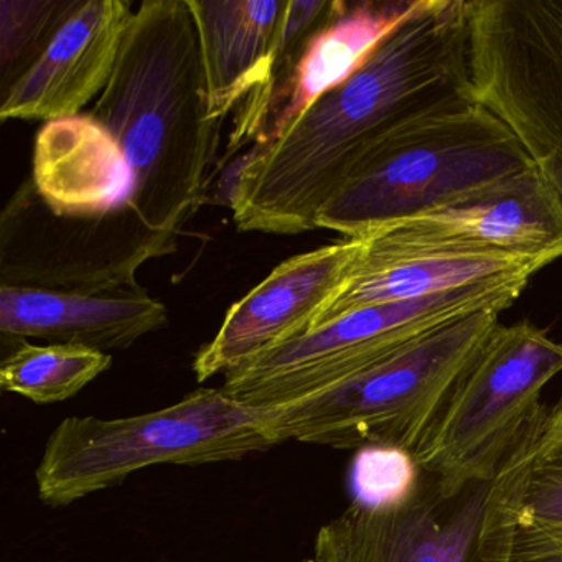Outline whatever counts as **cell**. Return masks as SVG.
I'll list each match as a JSON object with an SVG mask.
<instances>
[{
  "label": "cell",
  "instance_id": "1",
  "mask_svg": "<svg viewBox=\"0 0 562 562\" xmlns=\"http://www.w3.org/2000/svg\"><path fill=\"white\" fill-rule=\"evenodd\" d=\"M469 103V2L419 0L347 81L243 157L229 196L236 226L269 235L317 229L368 150L413 121Z\"/></svg>",
  "mask_w": 562,
  "mask_h": 562
},
{
  "label": "cell",
  "instance_id": "2",
  "mask_svg": "<svg viewBox=\"0 0 562 562\" xmlns=\"http://www.w3.org/2000/svg\"><path fill=\"white\" fill-rule=\"evenodd\" d=\"M90 116L117 140L133 170L137 212L153 228L182 233L206 202L222 126L210 116L189 0L139 4Z\"/></svg>",
  "mask_w": 562,
  "mask_h": 562
},
{
  "label": "cell",
  "instance_id": "3",
  "mask_svg": "<svg viewBox=\"0 0 562 562\" xmlns=\"http://www.w3.org/2000/svg\"><path fill=\"white\" fill-rule=\"evenodd\" d=\"M531 170L502 120L482 104H460L413 121L368 150L322 210L317 229L367 238Z\"/></svg>",
  "mask_w": 562,
  "mask_h": 562
},
{
  "label": "cell",
  "instance_id": "4",
  "mask_svg": "<svg viewBox=\"0 0 562 562\" xmlns=\"http://www.w3.org/2000/svg\"><path fill=\"white\" fill-rule=\"evenodd\" d=\"M279 443L271 411L238 403L223 387H205L137 416L67 417L45 443L35 482L38 498L58 508L147 467L239 460Z\"/></svg>",
  "mask_w": 562,
  "mask_h": 562
},
{
  "label": "cell",
  "instance_id": "5",
  "mask_svg": "<svg viewBox=\"0 0 562 562\" xmlns=\"http://www.w3.org/2000/svg\"><path fill=\"white\" fill-rule=\"evenodd\" d=\"M483 311L429 331L350 380L284 406L269 407L279 442L416 453L456 384L498 327Z\"/></svg>",
  "mask_w": 562,
  "mask_h": 562
},
{
  "label": "cell",
  "instance_id": "6",
  "mask_svg": "<svg viewBox=\"0 0 562 562\" xmlns=\"http://www.w3.org/2000/svg\"><path fill=\"white\" fill-rule=\"evenodd\" d=\"M559 373L562 344L548 331L529 321L495 328L414 453L440 498L495 480L546 413L542 390Z\"/></svg>",
  "mask_w": 562,
  "mask_h": 562
},
{
  "label": "cell",
  "instance_id": "7",
  "mask_svg": "<svg viewBox=\"0 0 562 562\" xmlns=\"http://www.w3.org/2000/svg\"><path fill=\"white\" fill-rule=\"evenodd\" d=\"M528 282H482L429 297L360 308L235 368L225 374L223 391L246 406H284L357 376L450 322L483 311L505 312Z\"/></svg>",
  "mask_w": 562,
  "mask_h": 562
},
{
  "label": "cell",
  "instance_id": "8",
  "mask_svg": "<svg viewBox=\"0 0 562 562\" xmlns=\"http://www.w3.org/2000/svg\"><path fill=\"white\" fill-rule=\"evenodd\" d=\"M179 236L153 228L131 202L103 215H60L29 177L0 216V285L85 295L144 291L137 272L172 255Z\"/></svg>",
  "mask_w": 562,
  "mask_h": 562
},
{
  "label": "cell",
  "instance_id": "9",
  "mask_svg": "<svg viewBox=\"0 0 562 562\" xmlns=\"http://www.w3.org/2000/svg\"><path fill=\"white\" fill-rule=\"evenodd\" d=\"M473 101L518 137L562 203V0H469Z\"/></svg>",
  "mask_w": 562,
  "mask_h": 562
},
{
  "label": "cell",
  "instance_id": "10",
  "mask_svg": "<svg viewBox=\"0 0 562 562\" xmlns=\"http://www.w3.org/2000/svg\"><path fill=\"white\" fill-rule=\"evenodd\" d=\"M419 0H335L327 21L282 61L266 87L236 111L229 154L246 144L278 139L331 88L347 81L384 38L417 8Z\"/></svg>",
  "mask_w": 562,
  "mask_h": 562
},
{
  "label": "cell",
  "instance_id": "11",
  "mask_svg": "<svg viewBox=\"0 0 562 562\" xmlns=\"http://www.w3.org/2000/svg\"><path fill=\"white\" fill-rule=\"evenodd\" d=\"M426 482L394 505L351 503L318 529L305 562H479L492 483L446 502Z\"/></svg>",
  "mask_w": 562,
  "mask_h": 562
},
{
  "label": "cell",
  "instance_id": "12",
  "mask_svg": "<svg viewBox=\"0 0 562 562\" xmlns=\"http://www.w3.org/2000/svg\"><path fill=\"white\" fill-rule=\"evenodd\" d=\"M387 248L562 258V203L536 170L367 236Z\"/></svg>",
  "mask_w": 562,
  "mask_h": 562
},
{
  "label": "cell",
  "instance_id": "13",
  "mask_svg": "<svg viewBox=\"0 0 562 562\" xmlns=\"http://www.w3.org/2000/svg\"><path fill=\"white\" fill-rule=\"evenodd\" d=\"M364 245V238H345L281 262L229 308L216 337L196 353V380L229 373L307 334L312 318L344 284Z\"/></svg>",
  "mask_w": 562,
  "mask_h": 562
},
{
  "label": "cell",
  "instance_id": "14",
  "mask_svg": "<svg viewBox=\"0 0 562 562\" xmlns=\"http://www.w3.org/2000/svg\"><path fill=\"white\" fill-rule=\"evenodd\" d=\"M133 15L126 0H68L42 54L2 93L0 120L48 123L80 114L110 83Z\"/></svg>",
  "mask_w": 562,
  "mask_h": 562
},
{
  "label": "cell",
  "instance_id": "15",
  "mask_svg": "<svg viewBox=\"0 0 562 562\" xmlns=\"http://www.w3.org/2000/svg\"><path fill=\"white\" fill-rule=\"evenodd\" d=\"M479 562H562V426L546 413L490 485Z\"/></svg>",
  "mask_w": 562,
  "mask_h": 562
},
{
  "label": "cell",
  "instance_id": "16",
  "mask_svg": "<svg viewBox=\"0 0 562 562\" xmlns=\"http://www.w3.org/2000/svg\"><path fill=\"white\" fill-rule=\"evenodd\" d=\"M363 252L338 291L312 318L307 334L370 305L414 301L490 281L526 279L551 262L496 252L387 248L364 238Z\"/></svg>",
  "mask_w": 562,
  "mask_h": 562
},
{
  "label": "cell",
  "instance_id": "17",
  "mask_svg": "<svg viewBox=\"0 0 562 562\" xmlns=\"http://www.w3.org/2000/svg\"><path fill=\"white\" fill-rule=\"evenodd\" d=\"M167 322L166 305L147 291L85 295L0 285V331L12 340L38 338L108 353L133 347Z\"/></svg>",
  "mask_w": 562,
  "mask_h": 562
},
{
  "label": "cell",
  "instance_id": "18",
  "mask_svg": "<svg viewBox=\"0 0 562 562\" xmlns=\"http://www.w3.org/2000/svg\"><path fill=\"white\" fill-rule=\"evenodd\" d=\"M32 182L52 210L71 216L113 212L134 192V173L120 144L90 114L42 126Z\"/></svg>",
  "mask_w": 562,
  "mask_h": 562
},
{
  "label": "cell",
  "instance_id": "19",
  "mask_svg": "<svg viewBox=\"0 0 562 562\" xmlns=\"http://www.w3.org/2000/svg\"><path fill=\"white\" fill-rule=\"evenodd\" d=\"M205 65L210 116L223 123L271 78L288 0H189Z\"/></svg>",
  "mask_w": 562,
  "mask_h": 562
},
{
  "label": "cell",
  "instance_id": "20",
  "mask_svg": "<svg viewBox=\"0 0 562 562\" xmlns=\"http://www.w3.org/2000/svg\"><path fill=\"white\" fill-rule=\"evenodd\" d=\"M18 341L0 364V387L35 404L70 400L113 364L110 353L91 348Z\"/></svg>",
  "mask_w": 562,
  "mask_h": 562
},
{
  "label": "cell",
  "instance_id": "21",
  "mask_svg": "<svg viewBox=\"0 0 562 562\" xmlns=\"http://www.w3.org/2000/svg\"><path fill=\"white\" fill-rule=\"evenodd\" d=\"M68 0H0V83L11 88L57 31Z\"/></svg>",
  "mask_w": 562,
  "mask_h": 562
},
{
  "label": "cell",
  "instance_id": "22",
  "mask_svg": "<svg viewBox=\"0 0 562 562\" xmlns=\"http://www.w3.org/2000/svg\"><path fill=\"white\" fill-rule=\"evenodd\" d=\"M423 470L414 453L393 446H370L358 450L351 470L355 502L383 506L404 502L423 483Z\"/></svg>",
  "mask_w": 562,
  "mask_h": 562
},
{
  "label": "cell",
  "instance_id": "23",
  "mask_svg": "<svg viewBox=\"0 0 562 562\" xmlns=\"http://www.w3.org/2000/svg\"><path fill=\"white\" fill-rule=\"evenodd\" d=\"M546 423L551 426H562V396L549 413H546Z\"/></svg>",
  "mask_w": 562,
  "mask_h": 562
}]
</instances>
